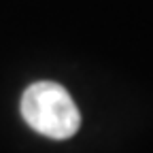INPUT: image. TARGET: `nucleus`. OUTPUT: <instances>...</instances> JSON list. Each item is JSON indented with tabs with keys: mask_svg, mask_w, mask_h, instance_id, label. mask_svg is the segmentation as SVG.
Segmentation results:
<instances>
[{
	"mask_svg": "<svg viewBox=\"0 0 153 153\" xmlns=\"http://www.w3.org/2000/svg\"><path fill=\"white\" fill-rule=\"evenodd\" d=\"M19 111L26 123L53 140L74 136L81 126V113L68 89L55 81H36L22 94Z\"/></svg>",
	"mask_w": 153,
	"mask_h": 153,
	"instance_id": "1",
	"label": "nucleus"
}]
</instances>
